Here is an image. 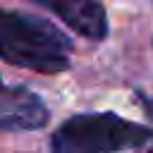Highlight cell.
<instances>
[{
    "label": "cell",
    "mask_w": 153,
    "mask_h": 153,
    "mask_svg": "<svg viewBox=\"0 0 153 153\" xmlns=\"http://www.w3.org/2000/svg\"><path fill=\"white\" fill-rule=\"evenodd\" d=\"M72 41L48 19L0 10V60L41 74H60L69 67Z\"/></svg>",
    "instance_id": "1"
},
{
    "label": "cell",
    "mask_w": 153,
    "mask_h": 153,
    "mask_svg": "<svg viewBox=\"0 0 153 153\" xmlns=\"http://www.w3.org/2000/svg\"><path fill=\"white\" fill-rule=\"evenodd\" d=\"M151 139L153 129L122 120L115 112H79L55 129L50 148L57 153L124 151L146 146Z\"/></svg>",
    "instance_id": "2"
},
{
    "label": "cell",
    "mask_w": 153,
    "mask_h": 153,
    "mask_svg": "<svg viewBox=\"0 0 153 153\" xmlns=\"http://www.w3.org/2000/svg\"><path fill=\"white\" fill-rule=\"evenodd\" d=\"M48 117V108L33 91L24 86H0V134L41 129Z\"/></svg>",
    "instance_id": "3"
},
{
    "label": "cell",
    "mask_w": 153,
    "mask_h": 153,
    "mask_svg": "<svg viewBox=\"0 0 153 153\" xmlns=\"http://www.w3.org/2000/svg\"><path fill=\"white\" fill-rule=\"evenodd\" d=\"M57 14L72 31L91 41H100L108 33V12L100 0H31Z\"/></svg>",
    "instance_id": "4"
},
{
    "label": "cell",
    "mask_w": 153,
    "mask_h": 153,
    "mask_svg": "<svg viewBox=\"0 0 153 153\" xmlns=\"http://www.w3.org/2000/svg\"><path fill=\"white\" fill-rule=\"evenodd\" d=\"M0 86H2V84H0Z\"/></svg>",
    "instance_id": "5"
}]
</instances>
